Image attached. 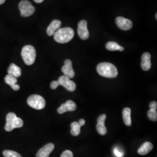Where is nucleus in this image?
Instances as JSON below:
<instances>
[{"mask_svg": "<svg viewBox=\"0 0 157 157\" xmlns=\"http://www.w3.org/2000/svg\"><path fill=\"white\" fill-rule=\"evenodd\" d=\"M97 71L102 76L114 78L118 76V69L116 67L109 62H102L97 67Z\"/></svg>", "mask_w": 157, "mask_h": 157, "instance_id": "1", "label": "nucleus"}, {"mask_svg": "<svg viewBox=\"0 0 157 157\" xmlns=\"http://www.w3.org/2000/svg\"><path fill=\"white\" fill-rule=\"evenodd\" d=\"M74 30L71 28L59 29L54 34V38L57 43H67L72 39L74 37Z\"/></svg>", "mask_w": 157, "mask_h": 157, "instance_id": "2", "label": "nucleus"}, {"mask_svg": "<svg viewBox=\"0 0 157 157\" xmlns=\"http://www.w3.org/2000/svg\"><path fill=\"white\" fill-rule=\"evenodd\" d=\"M23 125V121L21 118L17 117L15 113L10 112L6 117V124L5 130L7 132H11L14 129L21 128Z\"/></svg>", "mask_w": 157, "mask_h": 157, "instance_id": "3", "label": "nucleus"}, {"mask_svg": "<svg viewBox=\"0 0 157 157\" xmlns=\"http://www.w3.org/2000/svg\"><path fill=\"white\" fill-rule=\"evenodd\" d=\"M21 56L23 60L27 65H32L35 61L36 52L32 45H27L23 47Z\"/></svg>", "mask_w": 157, "mask_h": 157, "instance_id": "4", "label": "nucleus"}, {"mask_svg": "<svg viewBox=\"0 0 157 157\" xmlns=\"http://www.w3.org/2000/svg\"><path fill=\"white\" fill-rule=\"evenodd\" d=\"M28 104L30 107L36 109H42L45 106L44 98L41 95L33 94L28 98Z\"/></svg>", "mask_w": 157, "mask_h": 157, "instance_id": "5", "label": "nucleus"}, {"mask_svg": "<svg viewBox=\"0 0 157 157\" xmlns=\"http://www.w3.org/2000/svg\"><path fill=\"white\" fill-rule=\"evenodd\" d=\"M19 9L22 17H28L32 15L35 11V8L28 0H23L19 4Z\"/></svg>", "mask_w": 157, "mask_h": 157, "instance_id": "6", "label": "nucleus"}, {"mask_svg": "<svg viewBox=\"0 0 157 157\" xmlns=\"http://www.w3.org/2000/svg\"><path fill=\"white\" fill-rule=\"evenodd\" d=\"M58 82L59 86H62L67 90L71 92H73L76 90V85L75 83V82L71 80V78H68L64 75L60 76L58 80Z\"/></svg>", "mask_w": 157, "mask_h": 157, "instance_id": "7", "label": "nucleus"}, {"mask_svg": "<svg viewBox=\"0 0 157 157\" xmlns=\"http://www.w3.org/2000/svg\"><path fill=\"white\" fill-rule=\"evenodd\" d=\"M78 36L82 40H87L89 37V32L87 29L86 21L82 20L78 23Z\"/></svg>", "mask_w": 157, "mask_h": 157, "instance_id": "8", "label": "nucleus"}, {"mask_svg": "<svg viewBox=\"0 0 157 157\" xmlns=\"http://www.w3.org/2000/svg\"><path fill=\"white\" fill-rule=\"evenodd\" d=\"M115 22L118 28L123 30H129L132 28L133 23L128 19L119 17L116 18Z\"/></svg>", "mask_w": 157, "mask_h": 157, "instance_id": "9", "label": "nucleus"}, {"mask_svg": "<svg viewBox=\"0 0 157 157\" xmlns=\"http://www.w3.org/2000/svg\"><path fill=\"white\" fill-rule=\"evenodd\" d=\"M61 71L64 76L68 78H73L75 75L72 67V63L70 59H67L65 61L64 65L61 68Z\"/></svg>", "mask_w": 157, "mask_h": 157, "instance_id": "10", "label": "nucleus"}, {"mask_svg": "<svg viewBox=\"0 0 157 157\" xmlns=\"http://www.w3.org/2000/svg\"><path fill=\"white\" fill-rule=\"evenodd\" d=\"M107 116L105 114H102L97 118V124L96 125V129L100 135L104 136L107 134V129L105 126V121Z\"/></svg>", "mask_w": 157, "mask_h": 157, "instance_id": "11", "label": "nucleus"}, {"mask_svg": "<svg viewBox=\"0 0 157 157\" xmlns=\"http://www.w3.org/2000/svg\"><path fill=\"white\" fill-rule=\"evenodd\" d=\"M76 109V104L72 100H68L65 103L62 104L57 109L59 114H62L67 111H74Z\"/></svg>", "mask_w": 157, "mask_h": 157, "instance_id": "12", "label": "nucleus"}, {"mask_svg": "<svg viewBox=\"0 0 157 157\" xmlns=\"http://www.w3.org/2000/svg\"><path fill=\"white\" fill-rule=\"evenodd\" d=\"M54 145L52 143H48L41 148L36 154V157H48L54 149Z\"/></svg>", "mask_w": 157, "mask_h": 157, "instance_id": "13", "label": "nucleus"}, {"mask_svg": "<svg viewBox=\"0 0 157 157\" xmlns=\"http://www.w3.org/2000/svg\"><path fill=\"white\" fill-rule=\"evenodd\" d=\"M141 66L142 69L145 71L150 70L151 67V55L148 52L144 53L141 56Z\"/></svg>", "mask_w": 157, "mask_h": 157, "instance_id": "14", "label": "nucleus"}, {"mask_svg": "<svg viewBox=\"0 0 157 157\" xmlns=\"http://www.w3.org/2000/svg\"><path fill=\"white\" fill-rule=\"evenodd\" d=\"M62 23L59 20H54L51 23L50 25L48 26V27L47 29V33L51 36L54 35L56 31L60 29Z\"/></svg>", "mask_w": 157, "mask_h": 157, "instance_id": "15", "label": "nucleus"}, {"mask_svg": "<svg viewBox=\"0 0 157 157\" xmlns=\"http://www.w3.org/2000/svg\"><path fill=\"white\" fill-rule=\"evenodd\" d=\"M150 109L147 112V116L152 121H157V102L156 101H152L150 103Z\"/></svg>", "mask_w": 157, "mask_h": 157, "instance_id": "16", "label": "nucleus"}, {"mask_svg": "<svg viewBox=\"0 0 157 157\" xmlns=\"http://www.w3.org/2000/svg\"><path fill=\"white\" fill-rule=\"evenodd\" d=\"M4 80L6 83L10 85L13 90L17 91L20 89V86L17 84V78L14 77L11 75L8 74L5 77Z\"/></svg>", "mask_w": 157, "mask_h": 157, "instance_id": "17", "label": "nucleus"}, {"mask_svg": "<svg viewBox=\"0 0 157 157\" xmlns=\"http://www.w3.org/2000/svg\"><path fill=\"white\" fill-rule=\"evenodd\" d=\"M153 148V144L150 142L144 143L139 148L137 152L139 155H144L149 153Z\"/></svg>", "mask_w": 157, "mask_h": 157, "instance_id": "18", "label": "nucleus"}, {"mask_svg": "<svg viewBox=\"0 0 157 157\" xmlns=\"http://www.w3.org/2000/svg\"><path fill=\"white\" fill-rule=\"evenodd\" d=\"M8 73L15 78H19L21 75V69L14 63H11L8 69Z\"/></svg>", "mask_w": 157, "mask_h": 157, "instance_id": "19", "label": "nucleus"}, {"mask_svg": "<svg viewBox=\"0 0 157 157\" xmlns=\"http://www.w3.org/2000/svg\"><path fill=\"white\" fill-rule=\"evenodd\" d=\"M123 119L124 123L128 126H130L132 125V120H131V109L129 108H124L122 112Z\"/></svg>", "mask_w": 157, "mask_h": 157, "instance_id": "20", "label": "nucleus"}, {"mask_svg": "<svg viewBox=\"0 0 157 157\" xmlns=\"http://www.w3.org/2000/svg\"><path fill=\"white\" fill-rule=\"evenodd\" d=\"M105 47L108 50L111 51L118 50L122 51L124 50V48L123 47L119 45L118 43L113 41L108 42L106 44Z\"/></svg>", "mask_w": 157, "mask_h": 157, "instance_id": "21", "label": "nucleus"}, {"mask_svg": "<svg viewBox=\"0 0 157 157\" xmlns=\"http://www.w3.org/2000/svg\"><path fill=\"white\" fill-rule=\"evenodd\" d=\"M71 133L74 136H78L80 133V128L81 126L79 125L78 122H73L71 124Z\"/></svg>", "mask_w": 157, "mask_h": 157, "instance_id": "22", "label": "nucleus"}, {"mask_svg": "<svg viewBox=\"0 0 157 157\" xmlns=\"http://www.w3.org/2000/svg\"><path fill=\"white\" fill-rule=\"evenodd\" d=\"M4 157H22L21 154L12 150H5L2 152Z\"/></svg>", "mask_w": 157, "mask_h": 157, "instance_id": "23", "label": "nucleus"}, {"mask_svg": "<svg viewBox=\"0 0 157 157\" xmlns=\"http://www.w3.org/2000/svg\"><path fill=\"white\" fill-rule=\"evenodd\" d=\"M61 157H73V153L70 150H65L62 152Z\"/></svg>", "mask_w": 157, "mask_h": 157, "instance_id": "24", "label": "nucleus"}, {"mask_svg": "<svg viewBox=\"0 0 157 157\" xmlns=\"http://www.w3.org/2000/svg\"><path fill=\"white\" fill-rule=\"evenodd\" d=\"M59 86V84L58 80H57V81H56V80H55V81H52V82L51 83V89H52V90L56 89V88H57Z\"/></svg>", "mask_w": 157, "mask_h": 157, "instance_id": "25", "label": "nucleus"}, {"mask_svg": "<svg viewBox=\"0 0 157 157\" xmlns=\"http://www.w3.org/2000/svg\"><path fill=\"white\" fill-rule=\"evenodd\" d=\"M113 152H114L115 155L117 157H123V156H124V154H123V153H122L121 152L119 151V150L117 149V148H115Z\"/></svg>", "mask_w": 157, "mask_h": 157, "instance_id": "26", "label": "nucleus"}, {"mask_svg": "<svg viewBox=\"0 0 157 157\" xmlns=\"http://www.w3.org/2000/svg\"><path fill=\"white\" fill-rule=\"evenodd\" d=\"M78 124H79V125L82 127V126H83V125L85 124V123H86V122H85V121H84L83 119H80V120H79V121L78 122Z\"/></svg>", "mask_w": 157, "mask_h": 157, "instance_id": "27", "label": "nucleus"}, {"mask_svg": "<svg viewBox=\"0 0 157 157\" xmlns=\"http://www.w3.org/2000/svg\"><path fill=\"white\" fill-rule=\"evenodd\" d=\"M36 2H37V3H41L42 2H43V1L44 0H34Z\"/></svg>", "mask_w": 157, "mask_h": 157, "instance_id": "28", "label": "nucleus"}, {"mask_svg": "<svg viewBox=\"0 0 157 157\" xmlns=\"http://www.w3.org/2000/svg\"><path fill=\"white\" fill-rule=\"evenodd\" d=\"M6 2V0H0V5L4 4Z\"/></svg>", "mask_w": 157, "mask_h": 157, "instance_id": "29", "label": "nucleus"}, {"mask_svg": "<svg viewBox=\"0 0 157 157\" xmlns=\"http://www.w3.org/2000/svg\"><path fill=\"white\" fill-rule=\"evenodd\" d=\"M157 14L156 13V15H155V18H156V19H157Z\"/></svg>", "mask_w": 157, "mask_h": 157, "instance_id": "30", "label": "nucleus"}]
</instances>
